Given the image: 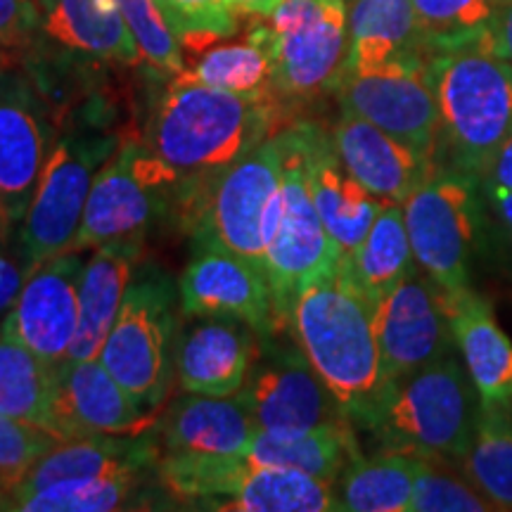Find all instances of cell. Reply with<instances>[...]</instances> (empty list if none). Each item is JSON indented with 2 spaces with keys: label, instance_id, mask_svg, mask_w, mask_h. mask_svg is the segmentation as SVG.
<instances>
[{
  "label": "cell",
  "instance_id": "obj_1",
  "mask_svg": "<svg viewBox=\"0 0 512 512\" xmlns=\"http://www.w3.org/2000/svg\"><path fill=\"white\" fill-rule=\"evenodd\" d=\"M278 100L247 98L181 74L152 110L147 150L178 183L228 169L275 133Z\"/></svg>",
  "mask_w": 512,
  "mask_h": 512
},
{
  "label": "cell",
  "instance_id": "obj_2",
  "mask_svg": "<svg viewBox=\"0 0 512 512\" xmlns=\"http://www.w3.org/2000/svg\"><path fill=\"white\" fill-rule=\"evenodd\" d=\"M290 335L351 425H366L387 382L375 335V306L342 266L299 294Z\"/></svg>",
  "mask_w": 512,
  "mask_h": 512
},
{
  "label": "cell",
  "instance_id": "obj_3",
  "mask_svg": "<svg viewBox=\"0 0 512 512\" xmlns=\"http://www.w3.org/2000/svg\"><path fill=\"white\" fill-rule=\"evenodd\" d=\"M441 136L456 169L486 174L512 133V64L496 53L491 29L430 57Z\"/></svg>",
  "mask_w": 512,
  "mask_h": 512
},
{
  "label": "cell",
  "instance_id": "obj_4",
  "mask_svg": "<svg viewBox=\"0 0 512 512\" xmlns=\"http://www.w3.org/2000/svg\"><path fill=\"white\" fill-rule=\"evenodd\" d=\"M475 382L456 356L387 384L366 427L384 451L425 460H460L482 422Z\"/></svg>",
  "mask_w": 512,
  "mask_h": 512
},
{
  "label": "cell",
  "instance_id": "obj_5",
  "mask_svg": "<svg viewBox=\"0 0 512 512\" xmlns=\"http://www.w3.org/2000/svg\"><path fill=\"white\" fill-rule=\"evenodd\" d=\"M283 181L280 131L219 174L176 183L178 216L195 247H221L264 266L266 223Z\"/></svg>",
  "mask_w": 512,
  "mask_h": 512
},
{
  "label": "cell",
  "instance_id": "obj_6",
  "mask_svg": "<svg viewBox=\"0 0 512 512\" xmlns=\"http://www.w3.org/2000/svg\"><path fill=\"white\" fill-rule=\"evenodd\" d=\"M283 181L266 223L264 271L271 287L275 328L290 332L292 306L306 287L337 271L342 252L313 204L297 124L280 131Z\"/></svg>",
  "mask_w": 512,
  "mask_h": 512
},
{
  "label": "cell",
  "instance_id": "obj_7",
  "mask_svg": "<svg viewBox=\"0 0 512 512\" xmlns=\"http://www.w3.org/2000/svg\"><path fill=\"white\" fill-rule=\"evenodd\" d=\"M347 12V0H283L252 24L247 36L271 57L275 98L335 91L347 60Z\"/></svg>",
  "mask_w": 512,
  "mask_h": 512
},
{
  "label": "cell",
  "instance_id": "obj_8",
  "mask_svg": "<svg viewBox=\"0 0 512 512\" xmlns=\"http://www.w3.org/2000/svg\"><path fill=\"white\" fill-rule=\"evenodd\" d=\"M119 145L117 136L93 128L55 140L19 230L27 273L69 252L95 176Z\"/></svg>",
  "mask_w": 512,
  "mask_h": 512
},
{
  "label": "cell",
  "instance_id": "obj_9",
  "mask_svg": "<svg viewBox=\"0 0 512 512\" xmlns=\"http://www.w3.org/2000/svg\"><path fill=\"white\" fill-rule=\"evenodd\" d=\"M401 207L415 264L446 292L467 287L484 219L475 176L434 169Z\"/></svg>",
  "mask_w": 512,
  "mask_h": 512
},
{
  "label": "cell",
  "instance_id": "obj_10",
  "mask_svg": "<svg viewBox=\"0 0 512 512\" xmlns=\"http://www.w3.org/2000/svg\"><path fill=\"white\" fill-rule=\"evenodd\" d=\"M174 290L164 275H147L128 287L119 316L98 361L147 411L164 406L174 373Z\"/></svg>",
  "mask_w": 512,
  "mask_h": 512
},
{
  "label": "cell",
  "instance_id": "obj_11",
  "mask_svg": "<svg viewBox=\"0 0 512 512\" xmlns=\"http://www.w3.org/2000/svg\"><path fill=\"white\" fill-rule=\"evenodd\" d=\"M278 337L280 332L259 337L252 368L235 394L256 432L290 439L349 422L299 344H285Z\"/></svg>",
  "mask_w": 512,
  "mask_h": 512
},
{
  "label": "cell",
  "instance_id": "obj_12",
  "mask_svg": "<svg viewBox=\"0 0 512 512\" xmlns=\"http://www.w3.org/2000/svg\"><path fill=\"white\" fill-rule=\"evenodd\" d=\"M171 174L145 143L124 140L95 176L69 252H93L117 240H140L162 211Z\"/></svg>",
  "mask_w": 512,
  "mask_h": 512
},
{
  "label": "cell",
  "instance_id": "obj_13",
  "mask_svg": "<svg viewBox=\"0 0 512 512\" xmlns=\"http://www.w3.org/2000/svg\"><path fill=\"white\" fill-rule=\"evenodd\" d=\"M335 91L342 110L382 128L422 157L434 159L441 138V114L430 57H415L370 72H342Z\"/></svg>",
  "mask_w": 512,
  "mask_h": 512
},
{
  "label": "cell",
  "instance_id": "obj_14",
  "mask_svg": "<svg viewBox=\"0 0 512 512\" xmlns=\"http://www.w3.org/2000/svg\"><path fill=\"white\" fill-rule=\"evenodd\" d=\"M375 335L387 384L451 356L456 335L446 290L427 273L413 271L375 304Z\"/></svg>",
  "mask_w": 512,
  "mask_h": 512
},
{
  "label": "cell",
  "instance_id": "obj_15",
  "mask_svg": "<svg viewBox=\"0 0 512 512\" xmlns=\"http://www.w3.org/2000/svg\"><path fill=\"white\" fill-rule=\"evenodd\" d=\"M55 140L46 98L27 76L0 69V230L24 219Z\"/></svg>",
  "mask_w": 512,
  "mask_h": 512
},
{
  "label": "cell",
  "instance_id": "obj_16",
  "mask_svg": "<svg viewBox=\"0 0 512 512\" xmlns=\"http://www.w3.org/2000/svg\"><path fill=\"white\" fill-rule=\"evenodd\" d=\"M178 294L181 311L190 318L240 320L259 337L278 332L264 266L228 249L195 247Z\"/></svg>",
  "mask_w": 512,
  "mask_h": 512
},
{
  "label": "cell",
  "instance_id": "obj_17",
  "mask_svg": "<svg viewBox=\"0 0 512 512\" xmlns=\"http://www.w3.org/2000/svg\"><path fill=\"white\" fill-rule=\"evenodd\" d=\"M86 261L67 252L27 273L15 306L3 320V330L43 358L60 366L79 328V285Z\"/></svg>",
  "mask_w": 512,
  "mask_h": 512
},
{
  "label": "cell",
  "instance_id": "obj_18",
  "mask_svg": "<svg viewBox=\"0 0 512 512\" xmlns=\"http://www.w3.org/2000/svg\"><path fill=\"white\" fill-rule=\"evenodd\" d=\"M155 420L157 411L140 406L98 358L57 366V434L62 441L88 434H143Z\"/></svg>",
  "mask_w": 512,
  "mask_h": 512
},
{
  "label": "cell",
  "instance_id": "obj_19",
  "mask_svg": "<svg viewBox=\"0 0 512 512\" xmlns=\"http://www.w3.org/2000/svg\"><path fill=\"white\" fill-rule=\"evenodd\" d=\"M304 171L320 221L328 228L339 252L349 254L368 235L384 204L363 188L339 159L332 136L309 121H299Z\"/></svg>",
  "mask_w": 512,
  "mask_h": 512
},
{
  "label": "cell",
  "instance_id": "obj_20",
  "mask_svg": "<svg viewBox=\"0 0 512 512\" xmlns=\"http://www.w3.org/2000/svg\"><path fill=\"white\" fill-rule=\"evenodd\" d=\"M332 143L349 174L382 204H403L437 166L370 121L342 110Z\"/></svg>",
  "mask_w": 512,
  "mask_h": 512
},
{
  "label": "cell",
  "instance_id": "obj_21",
  "mask_svg": "<svg viewBox=\"0 0 512 512\" xmlns=\"http://www.w3.org/2000/svg\"><path fill=\"white\" fill-rule=\"evenodd\" d=\"M259 335L230 318H200L174 347V373L183 392L235 396L252 368Z\"/></svg>",
  "mask_w": 512,
  "mask_h": 512
},
{
  "label": "cell",
  "instance_id": "obj_22",
  "mask_svg": "<svg viewBox=\"0 0 512 512\" xmlns=\"http://www.w3.org/2000/svg\"><path fill=\"white\" fill-rule=\"evenodd\" d=\"M159 446L152 434H88L64 439L50 448L10 496L29 494L67 479L145 475L159 465ZM8 496V498H10ZM5 498V501H8ZM5 510V505H3Z\"/></svg>",
  "mask_w": 512,
  "mask_h": 512
},
{
  "label": "cell",
  "instance_id": "obj_23",
  "mask_svg": "<svg viewBox=\"0 0 512 512\" xmlns=\"http://www.w3.org/2000/svg\"><path fill=\"white\" fill-rule=\"evenodd\" d=\"M41 34L64 55L138 67L140 48L117 0H46Z\"/></svg>",
  "mask_w": 512,
  "mask_h": 512
},
{
  "label": "cell",
  "instance_id": "obj_24",
  "mask_svg": "<svg viewBox=\"0 0 512 512\" xmlns=\"http://www.w3.org/2000/svg\"><path fill=\"white\" fill-rule=\"evenodd\" d=\"M456 347L475 382L484 408L512 406V342L491 311L470 287L446 292Z\"/></svg>",
  "mask_w": 512,
  "mask_h": 512
},
{
  "label": "cell",
  "instance_id": "obj_25",
  "mask_svg": "<svg viewBox=\"0 0 512 512\" xmlns=\"http://www.w3.org/2000/svg\"><path fill=\"white\" fill-rule=\"evenodd\" d=\"M140 240H117L95 247L79 285V328L67 361L98 358L121 304L136 278Z\"/></svg>",
  "mask_w": 512,
  "mask_h": 512
},
{
  "label": "cell",
  "instance_id": "obj_26",
  "mask_svg": "<svg viewBox=\"0 0 512 512\" xmlns=\"http://www.w3.org/2000/svg\"><path fill=\"white\" fill-rule=\"evenodd\" d=\"M349 46L342 72H370L387 64L432 57L413 0H351Z\"/></svg>",
  "mask_w": 512,
  "mask_h": 512
},
{
  "label": "cell",
  "instance_id": "obj_27",
  "mask_svg": "<svg viewBox=\"0 0 512 512\" xmlns=\"http://www.w3.org/2000/svg\"><path fill=\"white\" fill-rule=\"evenodd\" d=\"M166 453H245L256 427L235 396L190 394L171 403L162 427Z\"/></svg>",
  "mask_w": 512,
  "mask_h": 512
},
{
  "label": "cell",
  "instance_id": "obj_28",
  "mask_svg": "<svg viewBox=\"0 0 512 512\" xmlns=\"http://www.w3.org/2000/svg\"><path fill=\"white\" fill-rule=\"evenodd\" d=\"M413 264L415 256L401 204H384L361 245L339 259L351 283L373 306L413 273Z\"/></svg>",
  "mask_w": 512,
  "mask_h": 512
},
{
  "label": "cell",
  "instance_id": "obj_29",
  "mask_svg": "<svg viewBox=\"0 0 512 512\" xmlns=\"http://www.w3.org/2000/svg\"><path fill=\"white\" fill-rule=\"evenodd\" d=\"M0 413L57 434V366L0 328Z\"/></svg>",
  "mask_w": 512,
  "mask_h": 512
},
{
  "label": "cell",
  "instance_id": "obj_30",
  "mask_svg": "<svg viewBox=\"0 0 512 512\" xmlns=\"http://www.w3.org/2000/svg\"><path fill=\"white\" fill-rule=\"evenodd\" d=\"M245 456L254 465L287 467V470H299L304 475L337 484L339 475L361 453L356 448L351 422H337V425L318 427V430L290 439L256 432Z\"/></svg>",
  "mask_w": 512,
  "mask_h": 512
},
{
  "label": "cell",
  "instance_id": "obj_31",
  "mask_svg": "<svg viewBox=\"0 0 512 512\" xmlns=\"http://www.w3.org/2000/svg\"><path fill=\"white\" fill-rule=\"evenodd\" d=\"M420 463L422 458L401 451L358 456L337 479V510L408 512Z\"/></svg>",
  "mask_w": 512,
  "mask_h": 512
},
{
  "label": "cell",
  "instance_id": "obj_32",
  "mask_svg": "<svg viewBox=\"0 0 512 512\" xmlns=\"http://www.w3.org/2000/svg\"><path fill=\"white\" fill-rule=\"evenodd\" d=\"M252 460L245 453H166L159 460V482L176 501L223 510L240 489Z\"/></svg>",
  "mask_w": 512,
  "mask_h": 512
},
{
  "label": "cell",
  "instance_id": "obj_33",
  "mask_svg": "<svg viewBox=\"0 0 512 512\" xmlns=\"http://www.w3.org/2000/svg\"><path fill=\"white\" fill-rule=\"evenodd\" d=\"M249 460V458H247ZM230 512H325L337 510V494L325 479L299 470L249 465L240 489L226 503Z\"/></svg>",
  "mask_w": 512,
  "mask_h": 512
},
{
  "label": "cell",
  "instance_id": "obj_34",
  "mask_svg": "<svg viewBox=\"0 0 512 512\" xmlns=\"http://www.w3.org/2000/svg\"><path fill=\"white\" fill-rule=\"evenodd\" d=\"M512 406L484 408L479 430L460 463L465 477L496 505L512 510Z\"/></svg>",
  "mask_w": 512,
  "mask_h": 512
},
{
  "label": "cell",
  "instance_id": "obj_35",
  "mask_svg": "<svg viewBox=\"0 0 512 512\" xmlns=\"http://www.w3.org/2000/svg\"><path fill=\"white\" fill-rule=\"evenodd\" d=\"M143 475L67 479L29 494L10 496L5 510L19 512H112L133 508Z\"/></svg>",
  "mask_w": 512,
  "mask_h": 512
},
{
  "label": "cell",
  "instance_id": "obj_36",
  "mask_svg": "<svg viewBox=\"0 0 512 512\" xmlns=\"http://www.w3.org/2000/svg\"><path fill=\"white\" fill-rule=\"evenodd\" d=\"M183 74L219 91L278 100L273 93L271 57L249 36L242 43L207 48L192 64L190 72Z\"/></svg>",
  "mask_w": 512,
  "mask_h": 512
},
{
  "label": "cell",
  "instance_id": "obj_37",
  "mask_svg": "<svg viewBox=\"0 0 512 512\" xmlns=\"http://www.w3.org/2000/svg\"><path fill=\"white\" fill-rule=\"evenodd\" d=\"M413 8L430 55L491 29L496 17L494 0H413Z\"/></svg>",
  "mask_w": 512,
  "mask_h": 512
},
{
  "label": "cell",
  "instance_id": "obj_38",
  "mask_svg": "<svg viewBox=\"0 0 512 512\" xmlns=\"http://www.w3.org/2000/svg\"><path fill=\"white\" fill-rule=\"evenodd\" d=\"M117 3L147 67L166 79L181 76L185 72L181 41L155 0H117Z\"/></svg>",
  "mask_w": 512,
  "mask_h": 512
},
{
  "label": "cell",
  "instance_id": "obj_39",
  "mask_svg": "<svg viewBox=\"0 0 512 512\" xmlns=\"http://www.w3.org/2000/svg\"><path fill=\"white\" fill-rule=\"evenodd\" d=\"M185 50H204L238 31L228 0H155Z\"/></svg>",
  "mask_w": 512,
  "mask_h": 512
},
{
  "label": "cell",
  "instance_id": "obj_40",
  "mask_svg": "<svg viewBox=\"0 0 512 512\" xmlns=\"http://www.w3.org/2000/svg\"><path fill=\"white\" fill-rule=\"evenodd\" d=\"M60 441L43 427L0 413V510L31 467Z\"/></svg>",
  "mask_w": 512,
  "mask_h": 512
},
{
  "label": "cell",
  "instance_id": "obj_41",
  "mask_svg": "<svg viewBox=\"0 0 512 512\" xmlns=\"http://www.w3.org/2000/svg\"><path fill=\"white\" fill-rule=\"evenodd\" d=\"M496 505L467 477H458L434 460L422 458L413 484L411 510L408 512H489Z\"/></svg>",
  "mask_w": 512,
  "mask_h": 512
},
{
  "label": "cell",
  "instance_id": "obj_42",
  "mask_svg": "<svg viewBox=\"0 0 512 512\" xmlns=\"http://www.w3.org/2000/svg\"><path fill=\"white\" fill-rule=\"evenodd\" d=\"M38 0H0V50L27 48L41 34Z\"/></svg>",
  "mask_w": 512,
  "mask_h": 512
},
{
  "label": "cell",
  "instance_id": "obj_43",
  "mask_svg": "<svg viewBox=\"0 0 512 512\" xmlns=\"http://www.w3.org/2000/svg\"><path fill=\"white\" fill-rule=\"evenodd\" d=\"M24 275L27 273H22V268L17 264H12L10 259L0 256V316L10 313L12 306H15L24 280H27Z\"/></svg>",
  "mask_w": 512,
  "mask_h": 512
},
{
  "label": "cell",
  "instance_id": "obj_44",
  "mask_svg": "<svg viewBox=\"0 0 512 512\" xmlns=\"http://www.w3.org/2000/svg\"><path fill=\"white\" fill-rule=\"evenodd\" d=\"M491 38H494L496 53L512 64V0L496 12L494 24H491Z\"/></svg>",
  "mask_w": 512,
  "mask_h": 512
},
{
  "label": "cell",
  "instance_id": "obj_45",
  "mask_svg": "<svg viewBox=\"0 0 512 512\" xmlns=\"http://www.w3.org/2000/svg\"><path fill=\"white\" fill-rule=\"evenodd\" d=\"M486 174H489L491 190H512V133L501 145Z\"/></svg>",
  "mask_w": 512,
  "mask_h": 512
},
{
  "label": "cell",
  "instance_id": "obj_46",
  "mask_svg": "<svg viewBox=\"0 0 512 512\" xmlns=\"http://www.w3.org/2000/svg\"><path fill=\"white\" fill-rule=\"evenodd\" d=\"M283 0H228V5L240 15H252V17H266L278 8Z\"/></svg>",
  "mask_w": 512,
  "mask_h": 512
},
{
  "label": "cell",
  "instance_id": "obj_47",
  "mask_svg": "<svg viewBox=\"0 0 512 512\" xmlns=\"http://www.w3.org/2000/svg\"><path fill=\"white\" fill-rule=\"evenodd\" d=\"M491 200L496 202L498 214L512 235V190H491Z\"/></svg>",
  "mask_w": 512,
  "mask_h": 512
},
{
  "label": "cell",
  "instance_id": "obj_48",
  "mask_svg": "<svg viewBox=\"0 0 512 512\" xmlns=\"http://www.w3.org/2000/svg\"><path fill=\"white\" fill-rule=\"evenodd\" d=\"M505 3H508V0H494V5H496V12H498V10H501Z\"/></svg>",
  "mask_w": 512,
  "mask_h": 512
},
{
  "label": "cell",
  "instance_id": "obj_49",
  "mask_svg": "<svg viewBox=\"0 0 512 512\" xmlns=\"http://www.w3.org/2000/svg\"><path fill=\"white\" fill-rule=\"evenodd\" d=\"M38 3H41V5H43V3H46V0H38Z\"/></svg>",
  "mask_w": 512,
  "mask_h": 512
},
{
  "label": "cell",
  "instance_id": "obj_50",
  "mask_svg": "<svg viewBox=\"0 0 512 512\" xmlns=\"http://www.w3.org/2000/svg\"><path fill=\"white\" fill-rule=\"evenodd\" d=\"M347 3H351V0H347Z\"/></svg>",
  "mask_w": 512,
  "mask_h": 512
}]
</instances>
